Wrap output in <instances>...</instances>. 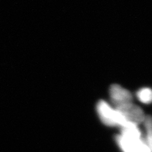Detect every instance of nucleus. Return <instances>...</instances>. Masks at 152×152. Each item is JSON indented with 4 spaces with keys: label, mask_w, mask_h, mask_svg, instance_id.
Instances as JSON below:
<instances>
[{
    "label": "nucleus",
    "mask_w": 152,
    "mask_h": 152,
    "mask_svg": "<svg viewBox=\"0 0 152 152\" xmlns=\"http://www.w3.org/2000/svg\"><path fill=\"white\" fill-rule=\"evenodd\" d=\"M96 109L101 121L107 126H118L121 128L128 123L123 118L121 114L115 109H113L105 101H99L98 103L96 104Z\"/></svg>",
    "instance_id": "nucleus-1"
},
{
    "label": "nucleus",
    "mask_w": 152,
    "mask_h": 152,
    "mask_svg": "<svg viewBox=\"0 0 152 152\" xmlns=\"http://www.w3.org/2000/svg\"><path fill=\"white\" fill-rule=\"evenodd\" d=\"M115 141L123 152H151L143 137L130 138L118 134Z\"/></svg>",
    "instance_id": "nucleus-2"
},
{
    "label": "nucleus",
    "mask_w": 152,
    "mask_h": 152,
    "mask_svg": "<svg viewBox=\"0 0 152 152\" xmlns=\"http://www.w3.org/2000/svg\"><path fill=\"white\" fill-rule=\"evenodd\" d=\"M121 114L126 123L138 125L143 123L146 115L140 106L131 102L115 108Z\"/></svg>",
    "instance_id": "nucleus-3"
},
{
    "label": "nucleus",
    "mask_w": 152,
    "mask_h": 152,
    "mask_svg": "<svg viewBox=\"0 0 152 152\" xmlns=\"http://www.w3.org/2000/svg\"><path fill=\"white\" fill-rule=\"evenodd\" d=\"M109 95L111 102L115 107L132 102L131 92L120 85H111L109 88Z\"/></svg>",
    "instance_id": "nucleus-4"
},
{
    "label": "nucleus",
    "mask_w": 152,
    "mask_h": 152,
    "mask_svg": "<svg viewBox=\"0 0 152 152\" xmlns=\"http://www.w3.org/2000/svg\"><path fill=\"white\" fill-rule=\"evenodd\" d=\"M146 130V138L144 139L147 146L152 152V116L147 115L144 121Z\"/></svg>",
    "instance_id": "nucleus-5"
},
{
    "label": "nucleus",
    "mask_w": 152,
    "mask_h": 152,
    "mask_svg": "<svg viewBox=\"0 0 152 152\" xmlns=\"http://www.w3.org/2000/svg\"><path fill=\"white\" fill-rule=\"evenodd\" d=\"M137 97L140 102L145 104L152 103V89L149 87H143L137 92Z\"/></svg>",
    "instance_id": "nucleus-6"
}]
</instances>
